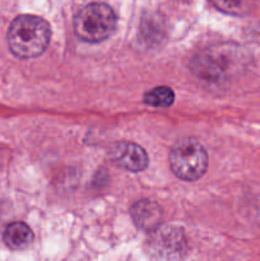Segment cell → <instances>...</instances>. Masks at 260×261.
Wrapping results in <instances>:
<instances>
[{"label": "cell", "instance_id": "obj_1", "mask_svg": "<svg viewBox=\"0 0 260 261\" xmlns=\"http://www.w3.org/2000/svg\"><path fill=\"white\" fill-rule=\"evenodd\" d=\"M51 30L45 19L36 15H19L8 30V46L19 59L41 55L50 42Z\"/></svg>", "mask_w": 260, "mask_h": 261}, {"label": "cell", "instance_id": "obj_2", "mask_svg": "<svg viewBox=\"0 0 260 261\" xmlns=\"http://www.w3.org/2000/svg\"><path fill=\"white\" fill-rule=\"evenodd\" d=\"M116 27V15L109 5L92 3L76 14L74 31L86 42H99L110 37Z\"/></svg>", "mask_w": 260, "mask_h": 261}, {"label": "cell", "instance_id": "obj_3", "mask_svg": "<svg viewBox=\"0 0 260 261\" xmlns=\"http://www.w3.org/2000/svg\"><path fill=\"white\" fill-rule=\"evenodd\" d=\"M170 166L172 172L181 180H199L208 168L205 148L193 138H184L171 149Z\"/></svg>", "mask_w": 260, "mask_h": 261}, {"label": "cell", "instance_id": "obj_4", "mask_svg": "<svg viewBox=\"0 0 260 261\" xmlns=\"http://www.w3.org/2000/svg\"><path fill=\"white\" fill-rule=\"evenodd\" d=\"M242 56L233 47H211L194 58L193 69L201 79L219 82L231 76L237 69Z\"/></svg>", "mask_w": 260, "mask_h": 261}, {"label": "cell", "instance_id": "obj_5", "mask_svg": "<svg viewBox=\"0 0 260 261\" xmlns=\"http://www.w3.org/2000/svg\"><path fill=\"white\" fill-rule=\"evenodd\" d=\"M145 252L152 261H180L188 252V240L178 227L160 224L150 231Z\"/></svg>", "mask_w": 260, "mask_h": 261}, {"label": "cell", "instance_id": "obj_6", "mask_svg": "<svg viewBox=\"0 0 260 261\" xmlns=\"http://www.w3.org/2000/svg\"><path fill=\"white\" fill-rule=\"evenodd\" d=\"M110 158L115 165L132 172H140L148 166V154L140 145L130 142L115 143L110 148Z\"/></svg>", "mask_w": 260, "mask_h": 261}, {"label": "cell", "instance_id": "obj_7", "mask_svg": "<svg viewBox=\"0 0 260 261\" xmlns=\"http://www.w3.org/2000/svg\"><path fill=\"white\" fill-rule=\"evenodd\" d=\"M132 217L139 228L152 231L161 224L162 211L154 201L139 200L133 205Z\"/></svg>", "mask_w": 260, "mask_h": 261}, {"label": "cell", "instance_id": "obj_8", "mask_svg": "<svg viewBox=\"0 0 260 261\" xmlns=\"http://www.w3.org/2000/svg\"><path fill=\"white\" fill-rule=\"evenodd\" d=\"M4 242L12 250H24L32 245L33 232L23 222H13L5 228Z\"/></svg>", "mask_w": 260, "mask_h": 261}, {"label": "cell", "instance_id": "obj_9", "mask_svg": "<svg viewBox=\"0 0 260 261\" xmlns=\"http://www.w3.org/2000/svg\"><path fill=\"white\" fill-rule=\"evenodd\" d=\"M139 36L142 37L143 42H145L147 45L160 43L165 36L163 20L160 17H154V15L144 17L140 23Z\"/></svg>", "mask_w": 260, "mask_h": 261}, {"label": "cell", "instance_id": "obj_10", "mask_svg": "<svg viewBox=\"0 0 260 261\" xmlns=\"http://www.w3.org/2000/svg\"><path fill=\"white\" fill-rule=\"evenodd\" d=\"M175 101V93L170 87L161 86L150 89L144 96V102L153 107H170Z\"/></svg>", "mask_w": 260, "mask_h": 261}, {"label": "cell", "instance_id": "obj_11", "mask_svg": "<svg viewBox=\"0 0 260 261\" xmlns=\"http://www.w3.org/2000/svg\"><path fill=\"white\" fill-rule=\"evenodd\" d=\"M212 4L221 12L232 15H242L249 10L247 0H211Z\"/></svg>", "mask_w": 260, "mask_h": 261}]
</instances>
